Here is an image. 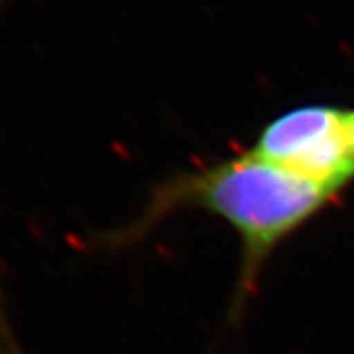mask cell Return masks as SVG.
Masks as SVG:
<instances>
[{
	"label": "cell",
	"mask_w": 354,
	"mask_h": 354,
	"mask_svg": "<svg viewBox=\"0 0 354 354\" xmlns=\"http://www.w3.org/2000/svg\"><path fill=\"white\" fill-rule=\"evenodd\" d=\"M333 197L324 188L266 163L248 150L159 185L131 230L122 232L123 243L141 237L159 221L185 208L223 219L235 230L243 250L233 299V317H239L277 248Z\"/></svg>",
	"instance_id": "6da1fadb"
},
{
	"label": "cell",
	"mask_w": 354,
	"mask_h": 354,
	"mask_svg": "<svg viewBox=\"0 0 354 354\" xmlns=\"http://www.w3.org/2000/svg\"><path fill=\"white\" fill-rule=\"evenodd\" d=\"M250 152L336 196L354 179L349 111L324 103L289 109L262 127Z\"/></svg>",
	"instance_id": "7a4b0ae2"
},
{
	"label": "cell",
	"mask_w": 354,
	"mask_h": 354,
	"mask_svg": "<svg viewBox=\"0 0 354 354\" xmlns=\"http://www.w3.org/2000/svg\"><path fill=\"white\" fill-rule=\"evenodd\" d=\"M4 317L6 315L2 313V306H0V354H22Z\"/></svg>",
	"instance_id": "3957f363"
},
{
	"label": "cell",
	"mask_w": 354,
	"mask_h": 354,
	"mask_svg": "<svg viewBox=\"0 0 354 354\" xmlns=\"http://www.w3.org/2000/svg\"><path fill=\"white\" fill-rule=\"evenodd\" d=\"M349 123H351V140H353V149H354V109L349 111Z\"/></svg>",
	"instance_id": "277c9868"
},
{
	"label": "cell",
	"mask_w": 354,
	"mask_h": 354,
	"mask_svg": "<svg viewBox=\"0 0 354 354\" xmlns=\"http://www.w3.org/2000/svg\"><path fill=\"white\" fill-rule=\"evenodd\" d=\"M2 2H4V0H0V4H2Z\"/></svg>",
	"instance_id": "5b68a950"
}]
</instances>
